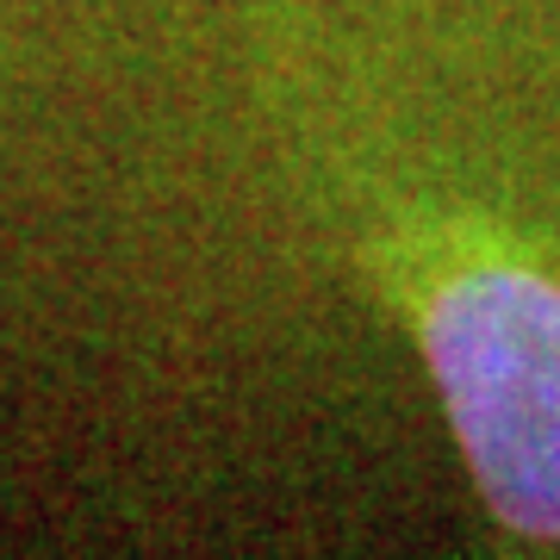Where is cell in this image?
<instances>
[{"instance_id": "6da1fadb", "label": "cell", "mask_w": 560, "mask_h": 560, "mask_svg": "<svg viewBox=\"0 0 560 560\" xmlns=\"http://www.w3.org/2000/svg\"><path fill=\"white\" fill-rule=\"evenodd\" d=\"M418 342L499 529L560 541V280L455 261L418 287Z\"/></svg>"}]
</instances>
